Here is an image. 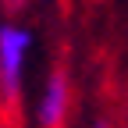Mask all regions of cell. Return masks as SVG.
Segmentation results:
<instances>
[{
	"instance_id": "1",
	"label": "cell",
	"mask_w": 128,
	"mask_h": 128,
	"mask_svg": "<svg viewBox=\"0 0 128 128\" xmlns=\"http://www.w3.org/2000/svg\"><path fill=\"white\" fill-rule=\"evenodd\" d=\"M32 32L25 25L4 22L0 25V103H14L25 82V64H28Z\"/></svg>"
},
{
	"instance_id": "2",
	"label": "cell",
	"mask_w": 128,
	"mask_h": 128,
	"mask_svg": "<svg viewBox=\"0 0 128 128\" xmlns=\"http://www.w3.org/2000/svg\"><path fill=\"white\" fill-rule=\"evenodd\" d=\"M68 107H71V86L64 75H50L46 86L39 92V103H36V121L43 128H60L64 118H68Z\"/></svg>"
}]
</instances>
